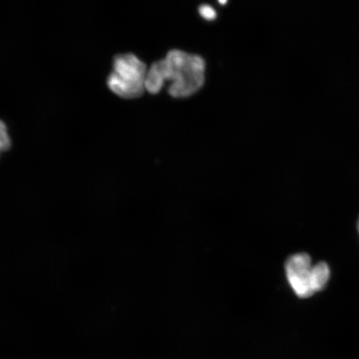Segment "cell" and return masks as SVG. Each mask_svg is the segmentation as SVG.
I'll return each instance as SVG.
<instances>
[{
  "label": "cell",
  "instance_id": "obj_3",
  "mask_svg": "<svg viewBox=\"0 0 359 359\" xmlns=\"http://www.w3.org/2000/svg\"><path fill=\"white\" fill-rule=\"evenodd\" d=\"M286 276L292 289L300 298L311 297L325 288L330 280V271L327 264L320 262L312 266L311 258L307 254H296L287 260Z\"/></svg>",
  "mask_w": 359,
  "mask_h": 359
},
{
  "label": "cell",
  "instance_id": "obj_2",
  "mask_svg": "<svg viewBox=\"0 0 359 359\" xmlns=\"http://www.w3.org/2000/svg\"><path fill=\"white\" fill-rule=\"evenodd\" d=\"M147 65L133 53L116 56L114 71L107 78V85L116 95L131 100L146 91Z\"/></svg>",
  "mask_w": 359,
  "mask_h": 359
},
{
  "label": "cell",
  "instance_id": "obj_1",
  "mask_svg": "<svg viewBox=\"0 0 359 359\" xmlns=\"http://www.w3.org/2000/svg\"><path fill=\"white\" fill-rule=\"evenodd\" d=\"M205 62L199 55L179 49L170 51L163 60L155 62L148 69L146 91L158 93L165 83H170V96L183 98L192 96L203 87Z\"/></svg>",
  "mask_w": 359,
  "mask_h": 359
},
{
  "label": "cell",
  "instance_id": "obj_6",
  "mask_svg": "<svg viewBox=\"0 0 359 359\" xmlns=\"http://www.w3.org/2000/svg\"><path fill=\"white\" fill-rule=\"evenodd\" d=\"M358 231H359V221H358Z\"/></svg>",
  "mask_w": 359,
  "mask_h": 359
},
{
  "label": "cell",
  "instance_id": "obj_5",
  "mask_svg": "<svg viewBox=\"0 0 359 359\" xmlns=\"http://www.w3.org/2000/svg\"><path fill=\"white\" fill-rule=\"evenodd\" d=\"M201 15L206 20H214L217 17V12L212 7L209 6H201L199 8Z\"/></svg>",
  "mask_w": 359,
  "mask_h": 359
},
{
  "label": "cell",
  "instance_id": "obj_4",
  "mask_svg": "<svg viewBox=\"0 0 359 359\" xmlns=\"http://www.w3.org/2000/svg\"><path fill=\"white\" fill-rule=\"evenodd\" d=\"M11 147V137L8 136L6 125L0 120V151H7Z\"/></svg>",
  "mask_w": 359,
  "mask_h": 359
}]
</instances>
